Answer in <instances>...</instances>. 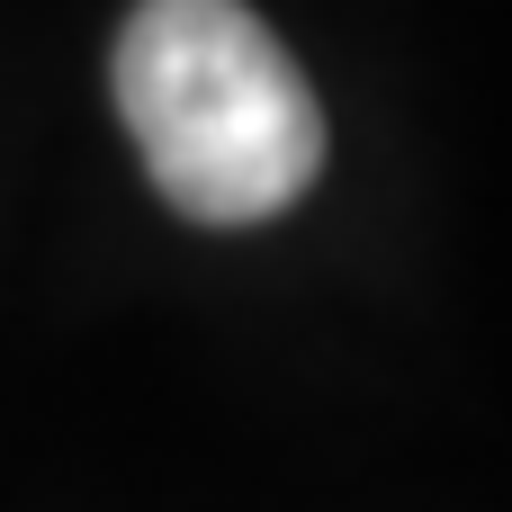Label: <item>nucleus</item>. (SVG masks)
I'll return each instance as SVG.
<instances>
[{"label":"nucleus","instance_id":"1","mask_svg":"<svg viewBox=\"0 0 512 512\" xmlns=\"http://www.w3.org/2000/svg\"><path fill=\"white\" fill-rule=\"evenodd\" d=\"M108 81L153 189L189 225H270L324 171V108L243 0H135Z\"/></svg>","mask_w":512,"mask_h":512}]
</instances>
